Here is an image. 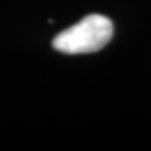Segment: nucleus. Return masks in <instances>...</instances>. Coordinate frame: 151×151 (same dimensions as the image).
Returning a JSON list of instances; mask_svg holds the SVG:
<instances>
[{
  "label": "nucleus",
  "mask_w": 151,
  "mask_h": 151,
  "mask_svg": "<svg viewBox=\"0 0 151 151\" xmlns=\"http://www.w3.org/2000/svg\"><path fill=\"white\" fill-rule=\"evenodd\" d=\"M113 25L108 17L90 14L73 27L55 37L53 48L67 55L92 53L102 49L112 39Z\"/></svg>",
  "instance_id": "obj_1"
}]
</instances>
